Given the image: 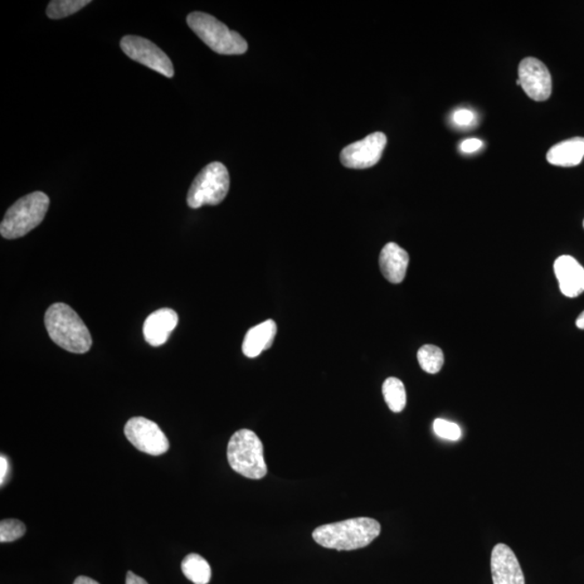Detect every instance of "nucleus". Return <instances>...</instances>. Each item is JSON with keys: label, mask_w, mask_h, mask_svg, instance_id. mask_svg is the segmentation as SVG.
<instances>
[{"label": "nucleus", "mask_w": 584, "mask_h": 584, "mask_svg": "<svg viewBox=\"0 0 584 584\" xmlns=\"http://www.w3.org/2000/svg\"><path fill=\"white\" fill-rule=\"evenodd\" d=\"M381 525L370 518H357L319 526L313 532L315 542L337 551H353L367 547L379 537Z\"/></svg>", "instance_id": "nucleus-1"}, {"label": "nucleus", "mask_w": 584, "mask_h": 584, "mask_svg": "<svg viewBox=\"0 0 584 584\" xmlns=\"http://www.w3.org/2000/svg\"><path fill=\"white\" fill-rule=\"evenodd\" d=\"M49 337L67 352L85 354L92 347L90 331L74 310L65 304H55L46 311Z\"/></svg>", "instance_id": "nucleus-2"}, {"label": "nucleus", "mask_w": 584, "mask_h": 584, "mask_svg": "<svg viewBox=\"0 0 584 584\" xmlns=\"http://www.w3.org/2000/svg\"><path fill=\"white\" fill-rule=\"evenodd\" d=\"M227 461L236 473L250 480L267 474L265 447L255 432L242 428L234 433L227 445Z\"/></svg>", "instance_id": "nucleus-3"}, {"label": "nucleus", "mask_w": 584, "mask_h": 584, "mask_svg": "<svg viewBox=\"0 0 584 584\" xmlns=\"http://www.w3.org/2000/svg\"><path fill=\"white\" fill-rule=\"evenodd\" d=\"M49 204L50 199L42 192H34L19 198L4 214L0 234L6 240L26 236L45 219Z\"/></svg>", "instance_id": "nucleus-4"}, {"label": "nucleus", "mask_w": 584, "mask_h": 584, "mask_svg": "<svg viewBox=\"0 0 584 584\" xmlns=\"http://www.w3.org/2000/svg\"><path fill=\"white\" fill-rule=\"evenodd\" d=\"M188 27L214 52L220 55H242L248 43L240 34L231 31L226 24L204 12H192L187 19Z\"/></svg>", "instance_id": "nucleus-5"}, {"label": "nucleus", "mask_w": 584, "mask_h": 584, "mask_svg": "<svg viewBox=\"0 0 584 584\" xmlns=\"http://www.w3.org/2000/svg\"><path fill=\"white\" fill-rule=\"evenodd\" d=\"M230 189V174L226 165L211 163L196 175L188 193V204L198 209L206 204L217 206L227 197Z\"/></svg>", "instance_id": "nucleus-6"}, {"label": "nucleus", "mask_w": 584, "mask_h": 584, "mask_svg": "<svg viewBox=\"0 0 584 584\" xmlns=\"http://www.w3.org/2000/svg\"><path fill=\"white\" fill-rule=\"evenodd\" d=\"M125 435L136 450L150 456H160L170 447L167 436L154 421L143 417L131 418L126 423Z\"/></svg>", "instance_id": "nucleus-7"}, {"label": "nucleus", "mask_w": 584, "mask_h": 584, "mask_svg": "<svg viewBox=\"0 0 584 584\" xmlns=\"http://www.w3.org/2000/svg\"><path fill=\"white\" fill-rule=\"evenodd\" d=\"M121 50L133 60L159 73L165 77L174 75L172 60L159 47L149 39L139 36H125L120 41Z\"/></svg>", "instance_id": "nucleus-8"}, {"label": "nucleus", "mask_w": 584, "mask_h": 584, "mask_svg": "<svg viewBox=\"0 0 584 584\" xmlns=\"http://www.w3.org/2000/svg\"><path fill=\"white\" fill-rule=\"evenodd\" d=\"M388 143L387 135L373 133L366 138L357 141L342 150L340 155L341 164L350 169H367L373 167L381 159Z\"/></svg>", "instance_id": "nucleus-9"}, {"label": "nucleus", "mask_w": 584, "mask_h": 584, "mask_svg": "<svg viewBox=\"0 0 584 584\" xmlns=\"http://www.w3.org/2000/svg\"><path fill=\"white\" fill-rule=\"evenodd\" d=\"M519 81L530 99L547 101L552 94V77L548 67L535 58H526L519 66Z\"/></svg>", "instance_id": "nucleus-10"}, {"label": "nucleus", "mask_w": 584, "mask_h": 584, "mask_svg": "<svg viewBox=\"0 0 584 584\" xmlns=\"http://www.w3.org/2000/svg\"><path fill=\"white\" fill-rule=\"evenodd\" d=\"M490 566L494 584H525L522 567L508 545H496L491 552Z\"/></svg>", "instance_id": "nucleus-11"}, {"label": "nucleus", "mask_w": 584, "mask_h": 584, "mask_svg": "<svg viewBox=\"0 0 584 584\" xmlns=\"http://www.w3.org/2000/svg\"><path fill=\"white\" fill-rule=\"evenodd\" d=\"M554 272L559 289L568 298H576L584 291V269L580 263L571 256L558 257L554 263Z\"/></svg>", "instance_id": "nucleus-12"}, {"label": "nucleus", "mask_w": 584, "mask_h": 584, "mask_svg": "<svg viewBox=\"0 0 584 584\" xmlns=\"http://www.w3.org/2000/svg\"><path fill=\"white\" fill-rule=\"evenodd\" d=\"M179 316L172 309L155 311L146 319L143 326V334L146 342L152 347H160L167 342L173 331L177 327Z\"/></svg>", "instance_id": "nucleus-13"}, {"label": "nucleus", "mask_w": 584, "mask_h": 584, "mask_svg": "<svg viewBox=\"0 0 584 584\" xmlns=\"http://www.w3.org/2000/svg\"><path fill=\"white\" fill-rule=\"evenodd\" d=\"M380 270L392 284H401L405 280L409 265V255L406 250L396 242H388L383 247L379 257Z\"/></svg>", "instance_id": "nucleus-14"}, {"label": "nucleus", "mask_w": 584, "mask_h": 584, "mask_svg": "<svg viewBox=\"0 0 584 584\" xmlns=\"http://www.w3.org/2000/svg\"><path fill=\"white\" fill-rule=\"evenodd\" d=\"M277 333V326L274 320L267 319L248 330L242 342V353L247 357L255 358L259 357L263 350H269Z\"/></svg>", "instance_id": "nucleus-15"}, {"label": "nucleus", "mask_w": 584, "mask_h": 584, "mask_svg": "<svg viewBox=\"0 0 584 584\" xmlns=\"http://www.w3.org/2000/svg\"><path fill=\"white\" fill-rule=\"evenodd\" d=\"M584 158V138H572L552 146L547 154L548 162L558 167H574Z\"/></svg>", "instance_id": "nucleus-16"}, {"label": "nucleus", "mask_w": 584, "mask_h": 584, "mask_svg": "<svg viewBox=\"0 0 584 584\" xmlns=\"http://www.w3.org/2000/svg\"><path fill=\"white\" fill-rule=\"evenodd\" d=\"M181 569L184 576L194 584H208L211 581V565L201 555L188 554L182 561Z\"/></svg>", "instance_id": "nucleus-17"}, {"label": "nucleus", "mask_w": 584, "mask_h": 584, "mask_svg": "<svg viewBox=\"0 0 584 584\" xmlns=\"http://www.w3.org/2000/svg\"><path fill=\"white\" fill-rule=\"evenodd\" d=\"M384 401L393 412H402L406 407V388L401 380L388 378L382 386Z\"/></svg>", "instance_id": "nucleus-18"}, {"label": "nucleus", "mask_w": 584, "mask_h": 584, "mask_svg": "<svg viewBox=\"0 0 584 584\" xmlns=\"http://www.w3.org/2000/svg\"><path fill=\"white\" fill-rule=\"evenodd\" d=\"M418 362L426 373L434 374L440 373L444 365V354L435 345H423L418 350Z\"/></svg>", "instance_id": "nucleus-19"}, {"label": "nucleus", "mask_w": 584, "mask_h": 584, "mask_svg": "<svg viewBox=\"0 0 584 584\" xmlns=\"http://www.w3.org/2000/svg\"><path fill=\"white\" fill-rule=\"evenodd\" d=\"M89 4L90 0H52L48 4L47 16L53 19L70 17Z\"/></svg>", "instance_id": "nucleus-20"}, {"label": "nucleus", "mask_w": 584, "mask_h": 584, "mask_svg": "<svg viewBox=\"0 0 584 584\" xmlns=\"http://www.w3.org/2000/svg\"><path fill=\"white\" fill-rule=\"evenodd\" d=\"M27 532L26 525L18 519H3L0 523V542H13Z\"/></svg>", "instance_id": "nucleus-21"}, {"label": "nucleus", "mask_w": 584, "mask_h": 584, "mask_svg": "<svg viewBox=\"0 0 584 584\" xmlns=\"http://www.w3.org/2000/svg\"><path fill=\"white\" fill-rule=\"evenodd\" d=\"M435 434L447 441H457L461 437V428L456 423L447 421L445 419H436L433 423Z\"/></svg>", "instance_id": "nucleus-22"}, {"label": "nucleus", "mask_w": 584, "mask_h": 584, "mask_svg": "<svg viewBox=\"0 0 584 584\" xmlns=\"http://www.w3.org/2000/svg\"><path fill=\"white\" fill-rule=\"evenodd\" d=\"M474 120V113L469 110L456 111L454 114V121L459 126H467Z\"/></svg>", "instance_id": "nucleus-23"}, {"label": "nucleus", "mask_w": 584, "mask_h": 584, "mask_svg": "<svg viewBox=\"0 0 584 584\" xmlns=\"http://www.w3.org/2000/svg\"><path fill=\"white\" fill-rule=\"evenodd\" d=\"M481 146H483V142L480 140L472 138L465 140L461 143L460 149L464 153H474L476 150L481 149Z\"/></svg>", "instance_id": "nucleus-24"}, {"label": "nucleus", "mask_w": 584, "mask_h": 584, "mask_svg": "<svg viewBox=\"0 0 584 584\" xmlns=\"http://www.w3.org/2000/svg\"><path fill=\"white\" fill-rule=\"evenodd\" d=\"M8 469H9V465L6 457L4 456L0 457V484L2 485H4V479H6V476L8 474Z\"/></svg>", "instance_id": "nucleus-25"}, {"label": "nucleus", "mask_w": 584, "mask_h": 584, "mask_svg": "<svg viewBox=\"0 0 584 584\" xmlns=\"http://www.w3.org/2000/svg\"><path fill=\"white\" fill-rule=\"evenodd\" d=\"M126 584H149L143 578L138 576L133 572H128L126 577Z\"/></svg>", "instance_id": "nucleus-26"}, {"label": "nucleus", "mask_w": 584, "mask_h": 584, "mask_svg": "<svg viewBox=\"0 0 584 584\" xmlns=\"http://www.w3.org/2000/svg\"><path fill=\"white\" fill-rule=\"evenodd\" d=\"M74 584H100V583H97L96 580H94V579H91L89 577L81 576L76 578Z\"/></svg>", "instance_id": "nucleus-27"}, {"label": "nucleus", "mask_w": 584, "mask_h": 584, "mask_svg": "<svg viewBox=\"0 0 584 584\" xmlns=\"http://www.w3.org/2000/svg\"><path fill=\"white\" fill-rule=\"evenodd\" d=\"M576 325L579 329L584 330V311L580 315L578 316V319L576 320Z\"/></svg>", "instance_id": "nucleus-28"}, {"label": "nucleus", "mask_w": 584, "mask_h": 584, "mask_svg": "<svg viewBox=\"0 0 584 584\" xmlns=\"http://www.w3.org/2000/svg\"><path fill=\"white\" fill-rule=\"evenodd\" d=\"M583 227H584V222H583Z\"/></svg>", "instance_id": "nucleus-29"}]
</instances>
